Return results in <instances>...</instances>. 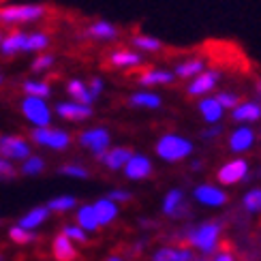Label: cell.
I'll list each match as a JSON object with an SVG mask.
<instances>
[{"mask_svg":"<svg viewBox=\"0 0 261 261\" xmlns=\"http://www.w3.org/2000/svg\"><path fill=\"white\" fill-rule=\"evenodd\" d=\"M221 236H223V223L221 221H203L197 227L184 233V240L193 246L195 251H199L203 257H210L214 253H219L221 246Z\"/></svg>","mask_w":261,"mask_h":261,"instance_id":"obj_1","label":"cell"},{"mask_svg":"<svg viewBox=\"0 0 261 261\" xmlns=\"http://www.w3.org/2000/svg\"><path fill=\"white\" fill-rule=\"evenodd\" d=\"M193 141L189 137H184L180 133H163L159 139H156V146H154V152L161 161L165 163H182L187 161L191 154H193Z\"/></svg>","mask_w":261,"mask_h":261,"instance_id":"obj_2","label":"cell"},{"mask_svg":"<svg viewBox=\"0 0 261 261\" xmlns=\"http://www.w3.org/2000/svg\"><path fill=\"white\" fill-rule=\"evenodd\" d=\"M47 15V7L43 5H9L0 7V21L3 24H32Z\"/></svg>","mask_w":261,"mask_h":261,"instance_id":"obj_3","label":"cell"},{"mask_svg":"<svg viewBox=\"0 0 261 261\" xmlns=\"http://www.w3.org/2000/svg\"><path fill=\"white\" fill-rule=\"evenodd\" d=\"M77 141H80L82 148L92 152L94 159H99L103 152H107L112 148V133L105 126H92V128L82 130Z\"/></svg>","mask_w":261,"mask_h":261,"instance_id":"obj_4","label":"cell"},{"mask_svg":"<svg viewBox=\"0 0 261 261\" xmlns=\"http://www.w3.org/2000/svg\"><path fill=\"white\" fill-rule=\"evenodd\" d=\"M30 139L37 146L49 148V150H67L71 146V135L62 128H51V126H41L30 130Z\"/></svg>","mask_w":261,"mask_h":261,"instance_id":"obj_5","label":"cell"},{"mask_svg":"<svg viewBox=\"0 0 261 261\" xmlns=\"http://www.w3.org/2000/svg\"><path fill=\"white\" fill-rule=\"evenodd\" d=\"M21 114L35 128L49 126L51 122V107L45 99H37V96H26L21 101Z\"/></svg>","mask_w":261,"mask_h":261,"instance_id":"obj_6","label":"cell"},{"mask_svg":"<svg viewBox=\"0 0 261 261\" xmlns=\"http://www.w3.org/2000/svg\"><path fill=\"white\" fill-rule=\"evenodd\" d=\"M248 161L246 159H231L223 163V165L219 167V171H216V182L221 184V187H233V184H240L242 180H246L248 176Z\"/></svg>","mask_w":261,"mask_h":261,"instance_id":"obj_7","label":"cell"},{"mask_svg":"<svg viewBox=\"0 0 261 261\" xmlns=\"http://www.w3.org/2000/svg\"><path fill=\"white\" fill-rule=\"evenodd\" d=\"M154 173V165H152L150 156L141 154V152H133L126 165L122 167V176L130 182H144Z\"/></svg>","mask_w":261,"mask_h":261,"instance_id":"obj_8","label":"cell"},{"mask_svg":"<svg viewBox=\"0 0 261 261\" xmlns=\"http://www.w3.org/2000/svg\"><path fill=\"white\" fill-rule=\"evenodd\" d=\"M32 154L30 144L19 135H0V156L7 161H26Z\"/></svg>","mask_w":261,"mask_h":261,"instance_id":"obj_9","label":"cell"},{"mask_svg":"<svg viewBox=\"0 0 261 261\" xmlns=\"http://www.w3.org/2000/svg\"><path fill=\"white\" fill-rule=\"evenodd\" d=\"M221 80V73L214 71V69H205L201 71L199 75H195V77L189 82L187 86V94L189 96H197V99H201V96H210L216 88V84H219Z\"/></svg>","mask_w":261,"mask_h":261,"instance_id":"obj_10","label":"cell"},{"mask_svg":"<svg viewBox=\"0 0 261 261\" xmlns=\"http://www.w3.org/2000/svg\"><path fill=\"white\" fill-rule=\"evenodd\" d=\"M193 199L205 208H223L229 197L219 184H197L193 189Z\"/></svg>","mask_w":261,"mask_h":261,"instance_id":"obj_11","label":"cell"},{"mask_svg":"<svg viewBox=\"0 0 261 261\" xmlns=\"http://www.w3.org/2000/svg\"><path fill=\"white\" fill-rule=\"evenodd\" d=\"M257 141V133L253 130V126L248 124H238L227 139V148H229L231 154H244L248 152Z\"/></svg>","mask_w":261,"mask_h":261,"instance_id":"obj_12","label":"cell"},{"mask_svg":"<svg viewBox=\"0 0 261 261\" xmlns=\"http://www.w3.org/2000/svg\"><path fill=\"white\" fill-rule=\"evenodd\" d=\"M231 120L236 124H255L261 120V101H240L231 110Z\"/></svg>","mask_w":261,"mask_h":261,"instance_id":"obj_13","label":"cell"},{"mask_svg":"<svg viewBox=\"0 0 261 261\" xmlns=\"http://www.w3.org/2000/svg\"><path fill=\"white\" fill-rule=\"evenodd\" d=\"M56 114L67 122H84V120H88V118H92L94 110L88 105L75 103V101H62L56 105Z\"/></svg>","mask_w":261,"mask_h":261,"instance_id":"obj_14","label":"cell"},{"mask_svg":"<svg viewBox=\"0 0 261 261\" xmlns=\"http://www.w3.org/2000/svg\"><path fill=\"white\" fill-rule=\"evenodd\" d=\"M176 80V75L169 69H163V67H152V69H146L144 73H139L137 77V84L141 88H154V86H169Z\"/></svg>","mask_w":261,"mask_h":261,"instance_id":"obj_15","label":"cell"},{"mask_svg":"<svg viewBox=\"0 0 261 261\" xmlns=\"http://www.w3.org/2000/svg\"><path fill=\"white\" fill-rule=\"evenodd\" d=\"M130 154H133V150L130 148L116 146V148H110L107 152H103L96 161L103 163V167L110 169V171H122V167L126 165V161L130 159Z\"/></svg>","mask_w":261,"mask_h":261,"instance_id":"obj_16","label":"cell"},{"mask_svg":"<svg viewBox=\"0 0 261 261\" xmlns=\"http://www.w3.org/2000/svg\"><path fill=\"white\" fill-rule=\"evenodd\" d=\"M197 112H199V116L203 118V122L208 124V126H212V124H221L223 114H225V110L219 105V101L214 99V94H210V96H201L199 103H197Z\"/></svg>","mask_w":261,"mask_h":261,"instance_id":"obj_17","label":"cell"},{"mask_svg":"<svg viewBox=\"0 0 261 261\" xmlns=\"http://www.w3.org/2000/svg\"><path fill=\"white\" fill-rule=\"evenodd\" d=\"M110 64L116 69H137L144 64V56L135 49H114L110 54Z\"/></svg>","mask_w":261,"mask_h":261,"instance_id":"obj_18","label":"cell"},{"mask_svg":"<svg viewBox=\"0 0 261 261\" xmlns=\"http://www.w3.org/2000/svg\"><path fill=\"white\" fill-rule=\"evenodd\" d=\"M92 208H94V214H96V221H99V227H107V225H112L116 219H118V214H120V205L110 201L107 197H101V199H96L92 203Z\"/></svg>","mask_w":261,"mask_h":261,"instance_id":"obj_19","label":"cell"},{"mask_svg":"<svg viewBox=\"0 0 261 261\" xmlns=\"http://www.w3.org/2000/svg\"><path fill=\"white\" fill-rule=\"evenodd\" d=\"M184 208V191L182 189H169L161 201V212L169 219H178Z\"/></svg>","mask_w":261,"mask_h":261,"instance_id":"obj_20","label":"cell"},{"mask_svg":"<svg viewBox=\"0 0 261 261\" xmlns=\"http://www.w3.org/2000/svg\"><path fill=\"white\" fill-rule=\"evenodd\" d=\"M193 251L189 246H161L154 251L152 261H193Z\"/></svg>","mask_w":261,"mask_h":261,"instance_id":"obj_21","label":"cell"},{"mask_svg":"<svg viewBox=\"0 0 261 261\" xmlns=\"http://www.w3.org/2000/svg\"><path fill=\"white\" fill-rule=\"evenodd\" d=\"M51 253H54V259L56 261H75L77 259V248H75V244L62 233H58L56 238H54Z\"/></svg>","mask_w":261,"mask_h":261,"instance_id":"obj_22","label":"cell"},{"mask_svg":"<svg viewBox=\"0 0 261 261\" xmlns=\"http://www.w3.org/2000/svg\"><path fill=\"white\" fill-rule=\"evenodd\" d=\"M86 35H88L90 39H94V41H116L120 32H118V28L112 24V21L99 19V21H94V24H90L88 28H86Z\"/></svg>","mask_w":261,"mask_h":261,"instance_id":"obj_23","label":"cell"},{"mask_svg":"<svg viewBox=\"0 0 261 261\" xmlns=\"http://www.w3.org/2000/svg\"><path fill=\"white\" fill-rule=\"evenodd\" d=\"M130 107H137V110H159L163 105L161 94L152 92V90H139L128 96Z\"/></svg>","mask_w":261,"mask_h":261,"instance_id":"obj_24","label":"cell"},{"mask_svg":"<svg viewBox=\"0 0 261 261\" xmlns=\"http://www.w3.org/2000/svg\"><path fill=\"white\" fill-rule=\"evenodd\" d=\"M26 35L28 32H21V30H15L11 35L3 37L0 41V51L3 56H15V54H21L26 49Z\"/></svg>","mask_w":261,"mask_h":261,"instance_id":"obj_25","label":"cell"},{"mask_svg":"<svg viewBox=\"0 0 261 261\" xmlns=\"http://www.w3.org/2000/svg\"><path fill=\"white\" fill-rule=\"evenodd\" d=\"M75 225L82 227L86 233H94L96 229H101V227H99V221H96V214H94L92 203H84V205H80L77 212H75Z\"/></svg>","mask_w":261,"mask_h":261,"instance_id":"obj_26","label":"cell"},{"mask_svg":"<svg viewBox=\"0 0 261 261\" xmlns=\"http://www.w3.org/2000/svg\"><path fill=\"white\" fill-rule=\"evenodd\" d=\"M47 219H49V210L45 208V205H37V208H30L24 216H21V219L17 221V225L24 227V229H28V231H35Z\"/></svg>","mask_w":261,"mask_h":261,"instance_id":"obj_27","label":"cell"},{"mask_svg":"<svg viewBox=\"0 0 261 261\" xmlns=\"http://www.w3.org/2000/svg\"><path fill=\"white\" fill-rule=\"evenodd\" d=\"M205 60L203 58H189V60H182L176 64V69H173V75L180 80H193L195 75H199L201 71H205Z\"/></svg>","mask_w":261,"mask_h":261,"instance_id":"obj_28","label":"cell"},{"mask_svg":"<svg viewBox=\"0 0 261 261\" xmlns=\"http://www.w3.org/2000/svg\"><path fill=\"white\" fill-rule=\"evenodd\" d=\"M67 92H69V96H71V101L80 103V105H88V107H92V103H94L92 94H90V90H88V84L82 82V80H69V84H67Z\"/></svg>","mask_w":261,"mask_h":261,"instance_id":"obj_29","label":"cell"},{"mask_svg":"<svg viewBox=\"0 0 261 261\" xmlns=\"http://www.w3.org/2000/svg\"><path fill=\"white\" fill-rule=\"evenodd\" d=\"M133 47H137L139 51H144V54H156L165 45H163L161 39L152 37V35H135L133 37Z\"/></svg>","mask_w":261,"mask_h":261,"instance_id":"obj_30","label":"cell"},{"mask_svg":"<svg viewBox=\"0 0 261 261\" xmlns=\"http://www.w3.org/2000/svg\"><path fill=\"white\" fill-rule=\"evenodd\" d=\"M21 90L26 92V96H37V99H47L51 94V86L47 82L41 80H26L21 84Z\"/></svg>","mask_w":261,"mask_h":261,"instance_id":"obj_31","label":"cell"},{"mask_svg":"<svg viewBox=\"0 0 261 261\" xmlns=\"http://www.w3.org/2000/svg\"><path fill=\"white\" fill-rule=\"evenodd\" d=\"M45 208H47L49 212H60V214H64V212H71L73 208H77V199H75L73 195H60V197L49 199Z\"/></svg>","mask_w":261,"mask_h":261,"instance_id":"obj_32","label":"cell"},{"mask_svg":"<svg viewBox=\"0 0 261 261\" xmlns=\"http://www.w3.org/2000/svg\"><path fill=\"white\" fill-rule=\"evenodd\" d=\"M242 205L248 214H259L261 212V187L246 191L244 197H242Z\"/></svg>","mask_w":261,"mask_h":261,"instance_id":"obj_33","label":"cell"},{"mask_svg":"<svg viewBox=\"0 0 261 261\" xmlns=\"http://www.w3.org/2000/svg\"><path fill=\"white\" fill-rule=\"evenodd\" d=\"M47 45H49V37L45 35V32H28L24 51H43Z\"/></svg>","mask_w":261,"mask_h":261,"instance_id":"obj_34","label":"cell"},{"mask_svg":"<svg viewBox=\"0 0 261 261\" xmlns=\"http://www.w3.org/2000/svg\"><path fill=\"white\" fill-rule=\"evenodd\" d=\"M45 169V161L37 154H30L26 161H21V173L24 176H41Z\"/></svg>","mask_w":261,"mask_h":261,"instance_id":"obj_35","label":"cell"},{"mask_svg":"<svg viewBox=\"0 0 261 261\" xmlns=\"http://www.w3.org/2000/svg\"><path fill=\"white\" fill-rule=\"evenodd\" d=\"M9 240L15 242V244H30V242L37 240V233L28 231V229H24V227H19V225H13L9 229Z\"/></svg>","mask_w":261,"mask_h":261,"instance_id":"obj_36","label":"cell"},{"mask_svg":"<svg viewBox=\"0 0 261 261\" xmlns=\"http://www.w3.org/2000/svg\"><path fill=\"white\" fill-rule=\"evenodd\" d=\"M60 233L67 236L73 244H86V242H88V233H86L82 227H77L75 223H73V225H64Z\"/></svg>","mask_w":261,"mask_h":261,"instance_id":"obj_37","label":"cell"},{"mask_svg":"<svg viewBox=\"0 0 261 261\" xmlns=\"http://www.w3.org/2000/svg\"><path fill=\"white\" fill-rule=\"evenodd\" d=\"M60 173L62 176H69V178H77V180H86L90 176V171L84 165H77V163H67V165H62Z\"/></svg>","mask_w":261,"mask_h":261,"instance_id":"obj_38","label":"cell"},{"mask_svg":"<svg viewBox=\"0 0 261 261\" xmlns=\"http://www.w3.org/2000/svg\"><path fill=\"white\" fill-rule=\"evenodd\" d=\"M214 99L219 101V105L223 107V110H229V112L240 103V96H238L236 92H216Z\"/></svg>","mask_w":261,"mask_h":261,"instance_id":"obj_39","label":"cell"},{"mask_svg":"<svg viewBox=\"0 0 261 261\" xmlns=\"http://www.w3.org/2000/svg\"><path fill=\"white\" fill-rule=\"evenodd\" d=\"M54 62H56V58L51 56V54H41V56H37L35 60H32V71L35 73H43L54 67Z\"/></svg>","mask_w":261,"mask_h":261,"instance_id":"obj_40","label":"cell"},{"mask_svg":"<svg viewBox=\"0 0 261 261\" xmlns=\"http://www.w3.org/2000/svg\"><path fill=\"white\" fill-rule=\"evenodd\" d=\"M130 197H133V195H130L128 191H124V189H114V191H110V195H107V199L118 203V205L130 201Z\"/></svg>","mask_w":261,"mask_h":261,"instance_id":"obj_41","label":"cell"},{"mask_svg":"<svg viewBox=\"0 0 261 261\" xmlns=\"http://www.w3.org/2000/svg\"><path fill=\"white\" fill-rule=\"evenodd\" d=\"M11 178H15V167H13V163L0 156V180H11Z\"/></svg>","mask_w":261,"mask_h":261,"instance_id":"obj_42","label":"cell"},{"mask_svg":"<svg viewBox=\"0 0 261 261\" xmlns=\"http://www.w3.org/2000/svg\"><path fill=\"white\" fill-rule=\"evenodd\" d=\"M103 88H105V82H103L101 77H92V80L88 82V90H90V94H92L94 101L103 94Z\"/></svg>","mask_w":261,"mask_h":261,"instance_id":"obj_43","label":"cell"},{"mask_svg":"<svg viewBox=\"0 0 261 261\" xmlns=\"http://www.w3.org/2000/svg\"><path fill=\"white\" fill-rule=\"evenodd\" d=\"M223 133V126L221 124H212V126H208V128H203L201 130V139H205V141H212V139H216Z\"/></svg>","mask_w":261,"mask_h":261,"instance_id":"obj_44","label":"cell"},{"mask_svg":"<svg viewBox=\"0 0 261 261\" xmlns=\"http://www.w3.org/2000/svg\"><path fill=\"white\" fill-rule=\"evenodd\" d=\"M193 261H236V257L229 251H223V253H214V255L205 257V259H193Z\"/></svg>","mask_w":261,"mask_h":261,"instance_id":"obj_45","label":"cell"},{"mask_svg":"<svg viewBox=\"0 0 261 261\" xmlns=\"http://www.w3.org/2000/svg\"><path fill=\"white\" fill-rule=\"evenodd\" d=\"M105 261H124V259H122V257H118V255H110Z\"/></svg>","mask_w":261,"mask_h":261,"instance_id":"obj_46","label":"cell"},{"mask_svg":"<svg viewBox=\"0 0 261 261\" xmlns=\"http://www.w3.org/2000/svg\"><path fill=\"white\" fill-rule=\"evenodd\" d=\"M257 94L261 96V82H257Z\"/></svg>","mask_w":261,"mask_h":261,"instance_id":"obj_47","label":"cell"},{"mask_svg":"<svg viewBox=\"0 0 261 261\" xmlns=\"http://www.w3.org/2000/svg\"><path fill=\"white\" fill-rule=\"evenodd\" d=\"M0 261H5V257H3V253H0Z\"/></svg>","mask_w":261,"mask_h":261,"instance_id":"obj_48","label":"cell"},{"mask_svg":"<svg viewBox=\"0 0 261 261\" xmlns=\"http://www.w3.org/2000/svg\"><path fill=\"white\" fill-rule=\"evenodd\" d=\"M0 84H3V75H0Z\"/></svg>","mask_w":261,"mask_h":261,"instance_id":"obj_49","label":"cell"},{"mask_svg":"<svg viewBox=\"0 0 261 261\" xmlns=\"http://www.w3.org/2000/svg\"><path fill=\"white\" fill-rule=\"evenodd\" d=\"M3 3H5V0H0V5H3Z\"/></svg>","mask_w":261,"mask_h":261,"instance_id":"obj_50","label":"cell"},{"mask_svg":"<svg viewBox=\"0 0 261 261\" xmlns=\"http://www.w3.org/2000/svg\"><path fill=\"white\" fill-rule=\"evenodd\" d=\"M0 41H3V35H0Z\"/></svg>","mask_w":261,"mask_h":261,"instance_id":"obj_51","label":"cell"}]
</instances>
